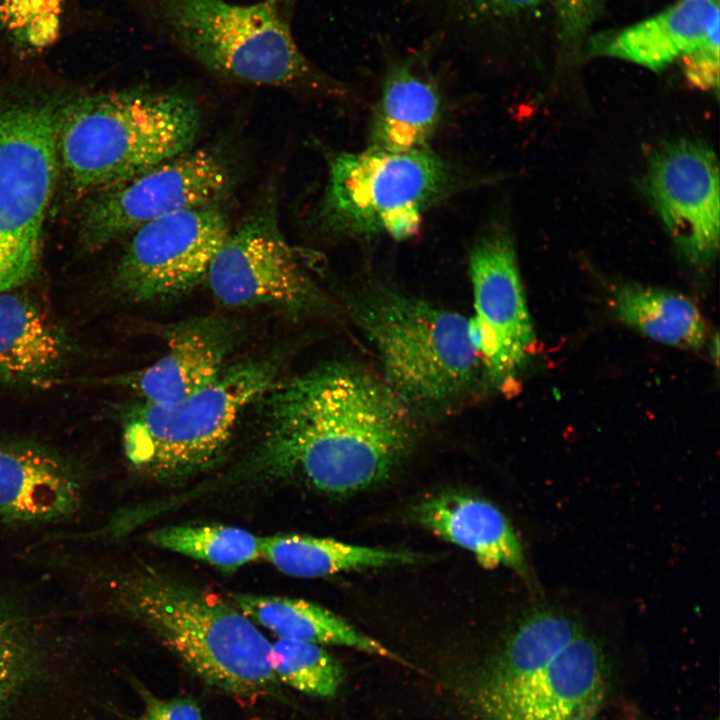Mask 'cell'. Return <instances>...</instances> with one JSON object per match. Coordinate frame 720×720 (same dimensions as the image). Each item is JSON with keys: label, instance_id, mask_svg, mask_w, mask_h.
<instances>
[{"label": "cell", "instance_id": "cb8c5ba5", "mask_svg": "<svg viewBox=\"0 0 720 720\" xmlns=\"http://www.w3.org/2000/svg\"><path fill=\"white\" fill-rule=\"evenodd\" d=\"M150 543L159 548L233 570L261 557V538L227 525H177L153 530Z\"/></svg>", "mask_w": 720, "mask_h": 720}, {"label": "cell", "instance_id": "8992f818", "mask_svg": "<svg viewBox=\"0 0 720 720\" xmlns=\"http://www.w3.org/2000/svg\"><path fill=\"white\" fill-rule=\"evenodd\" d=\"M265 361L238 363L173 403L142 402L123 421L125 454L136 468L176 479L208 467L223 452L245 410L276 382Z\"/></svg>", "mask_w": 720, "mask_h": 720}, {"label": "cell", "instance_id": "6da1fadb", "mask_svg": "<svg viewBox=\"0 0 720 720\" xmlns=\"http://www.w3.org/2000/svg\"><path fill=\"white\" fill-rule=\"evenodd\" d=\"M262 400L259 464L328 494L385 481L416 443L415 413L379 375L352 362L275 382Z\"/></svg>", "mask_w": 720, "mask_h": 720}, {"label": "cell", "instance_id": "3957f363", "mask_svg": "<svg viewBox=\"0 0 720 720\" xmlns=\"http://www.w3.org/2000/svg\"><path fill=\"white\" fill-rule=\"evenodd\" d=\"M347 303L379 376L414 413L452 406L483 375L470 318L459 312L376 283Z\"/></svg>", "mask_w": 720, "mask_h": 720}, {"label": "cell", "instance_id": "2e32d148", "mask_svg": "<svg viewBox=\"0 0 720 720\" xmlns=\"http://www.w3.org/2000/svg\"><path fill=\"white\" fill-rule=\"evenodd\" d=\"M83 481L71 461L41 444L0 440V517L41 523L72 514Z\"/></svg>", "mask_w": 720, "mask_h": 720}, {"label": "cell", "instance_id": "7a4b0ae2", "mask_svg": "<svg viewBox=\"0 0 720 720\" xmlns=\"http://www.w3.org/2000/svg\"><path fill=\"white\" fill-rule=\"evenodd\" d=\"M200 123L197 103L175 90L81 97L59 113V166L75 193L94 194L191 150Z\"/></svg>", "mask_w": 720, "mask_h": 720}, {"label": "cell", "instance_id": "277c9868", "mask_svg": "<svg viewBox=\"0 0 720 720\" xmlns=\"http://www.w3.org/2000/svg\"><path fill=\"white\" fill-rule=\"evenodd\" d=\"M120 607L209 683L248 698L273 690L271 643L233 603L152 568L120 577Z\"/></svg>", "mask_w": 720, "mask_h": 720}, {"label": "cell", "instance_id": "9a60e30c", "mask_svg": "<svg viewBox=\"0 0 720 720\" xmlns=\"http://www.w3.org/2000/svg\"><path fill=\"white\" fill-rule=\"evenodd\" d=\"M233 343L232 328L222 319L185 321L168 333L167 349L157 361L103 383L129 387L146 403L177 402L218 378Z\"/></svg>", "mask_w": 720, "mask_h": 720}, {"label": "cell", "instance_id": "83f0119b", "mask_svg": "<svg viewBox=\"0 0 720 720\" xmlns=\"http://www.w3.org/2000/svg\"><path fill=\"white\" fill-rule=\"evenodd\" d=\"M719 18L717 10L698 42L680 59L687 80L703 90L717 91L719 88Z\"/></svg>", "mask_w": 720, "mask_h": 720}, {"label": "cell", "instance_id": "603a6c76", "mask_svg": "<svg viewBox=\"0 0 720 720\" xmlns=\"http://www.w3.org/2000/svg\"><path fill=\"white\" fill-rule=\"evenodd\" d=\"M612 312L625 325L662 344L698 349L707 338V327L698 307L673 291L623 284L610 296Z\"/></svg>", "mask_w": 720, "mask_h": 720}, {"label": "cell", "instance_id": "e0dca14e", "mask_svg": "<svg viewBox=\"0 0 720 720\" xmlns=\"http://www.w3.org/2000/svg\"><path fill=\"white\" fill-rule=\"evenodd\" d=\"M73 353L67 331L19 289L0 293V386L48 387Z\"/></svg>", "mask_w": 720, "mask_h": 720}, {"label": "cell", "instance_id": "484cf974", "mask_svg": "<svg viewBox=\"0 0 720 720\" xmlns=\"http://www.w3.org/2000/svg\"><path fill=\"white\" fill-rule=\"evenodd\" d=\"M64 0H0V25L16 48L41 52L57 39Z\"/></svg>", "mask_w": 720, "mask_h": 720}, {"label": "cell", "instance_id": "f546056e", "mask_svg": "<svg viewBox=\"0 0 720 720\" xmlns=\"http://www.w3.org/2000/svg\"><path fill=\"white\" fill-rule=\"evenodd\" d=\"M23 653L16 627L0 612V702L16 675Z\"/></svg>", "mask_w": 720, "mask_h": 720}, {"label": "cell", "instance_id": "d6986e66", "mask_svg": "<svg viewBox=\"0 0 720 720\" xmlns=\"http://www.w3.org/2000/svg\"><path fill=\"white\" fill-rule=\"evenodd\" d=\"M413 514L424 528L472 553L482 567L504 566L527 575L519 537L490 502L465 494H439L422 500Z\"/></svg>", "mask_w": 720, "mask_h": 720}, {"label": "cell", "instance_id": "44dd1931", "mask_svg": "<svg viewBox=\"0 0 720 720\" xmlns=\"http://www.w3.org/2000/svg\"><path fill=\"white\" fill-rule=\"evenodd\" d=\"M230 598L244 615L272 631L279 639L345 646L398 659L380 642L315 603L289 597L244 593H233Z\"/></svg>", "mask_w": 720, "mask_h": 720}, {"label": "cell", "instance_id": "5bb4252c", "mask_svg": "<svg viewBox=\"0 0 720 720\" xmlns=\"http://www.w3.org/2000/svg\"><path fill=\"white\" fill-rule=\"evenodd\" d=\"M649 197L681 253L697 265L717 256L720 236L718 161L700 143L665 145L651 158Z\"/></svg>", "mask_w": 720, "mask_h": 720}, {"label": "cell", "instance_id": "4dcf8cb0", "mask_svg": "<svg viewBox=\"0 0 720 720\" xmlns=\"http://www.w3.org/2000/svg\"><path fill=\"white\" fill-rule=\"evenodd\" d=\"M145 703L137 720H203L199 707L190 699H158L146 695Z\"/></svg>", "mask_w": 720, "mask_h": 720}, {"label": "cell", "instance_id": "5b68a950", "mask_svg": "<svg viewBox=\"0 0 720 720\" xmlns=\"http://www.w3.org/2000/svg\"><path fill=\"white\" fill-rule=\"evenodd\" d=\"M152 27L206 69L239 82L344 96L302 52L275 0H139Z\"/></svg>", "mask_w": 720, "mask_h": 720}, {"label": "cell", "instance_id": "4316f807", "mask_svg": "<svg viewBox=\"0 0 720 720\" xmlns=\"http://www.w3.org/2000/svg\"><path fill=\"white\" fill-rule=\"evenodd\" d=\"M545 0H434L448 28L464 40L530 12Z\"/></svg>", "mask_w": 720, "mask_h": 720}, {"label": "cell", "instance_id": "9c48e42d", "mask_svg": "<svg viewBox=\"0 0 720 720\" xmlns=\"http://www.w3.org/2000/svg\"><path fill=\"white\" fill-rule=\"evenodd\" d=\"M231 185V171L219 154L189 150L94 193L82 213L81 243L96 250L166 215L218 204Z\"/></svg>", "mask_w": 720, "mask_h": 720}, {"label": "cell", "instance_id": "d4e9b609", "mask_svg": "<svg viewBox=\"0 0 720 720\" xmlns=\"http://www.w3.org/2000/svg\"><path fill=\"white\" fill-rule=\"evenodd\" d=\"M270 663L277 679L311 696L333 697L343 681L341 664L315 643L279 639L271 645Z\"/></svg>", "mask_w": 720, "mask_h": 720}, {"label": "cell", "instance_id": "30bf717a", "mask_svg": "<svg viewBox=\"0 0 720 720\" xmlns=\"http://www.w3.org/2000/svg\"><path fill=\"white\" fill-rule=\"evenodd\" d=\"M608 683L604 648L582 630L542 666L510 675L484 673L475 705L482 720H594Z\"/></svg>", "mask_w": 720, "mask_h": 720}, {"label": "cell", "instance_id": "8fae6325", "mask_svg": "<svg viewBox=\"0 0 720 720\" xmlns=\"http://www.w3.org/2000/svg\"><path fill=\"white\" fill-rule=\"evenodd\" d=\"M229 232L228 218L218 204L149 222L130 234L112 288L121 298L136 303L184 294L206 279Z\"/></svg>", "mask_w": 720, "mask_h": 720}, {"label": "cell", "instance_id": "ac0fdd59", "mask_svg": "<svg viewBox=\"0 0 720 720\" xmlns=\"http://www.w3.org/2000/svg\"><path fill=\"white\" fill-rule=\"evenodd\" d=\"M440 117V90L424 59L394 60L371 118L368 147L389 152L428 147Z\"/></svg>", "mask_w": 720, "mask_h": 720}, {"label": "cell", "instance_id": "7c38bea8", "mask_svg": "<svg viewBox=\"0 0 720 720\" xmlns=\"http://www.w3.org/2000/svg\"><path fill=\"white\" fill-rule=\"evenodd\" d=\"M206 279L223 305H278L295 312L324 307V295L283 235L272 202L230 230Z\"/></svg>", "mask_w": 720, "mask_h": 720}, {"label": "cell", "instance_id": "ffe728a7", "mask_svg": "<svg viewBox=\"0 0 720 720\" xmlns=\"http://www.w3.org/2000/svg\"><path fill=\"white\" fill-rule=\"evenodd\" d=\"M720 0H677L644 20L589 41V52L660 71L680 60L703 35Z\"/></svg>", "mask_w": 720, "mask_h": 720}, {"label": "cell", "instance_id": "7402d4cb", "mask_svg": "<svg viewBox=\"0 0 720 720\" xmlns=\"http://www.w3.org/2000/svg\"><path fill=\"white\" fill-rule=\"evenodd\" d=\"M261 557L282 573L301 578L340 572L416 563L422 556L344 543L331 538L279 534L261 538Z\"/></svg>", "mask_w": 720, "mask_h": 720}, {"label": "cell", "instance_id": "f1b7e54d", "mask_svg": "<svg viewBox=\"0 0 720 720\" xmlns=\"http://www.w3.org/2000/svg\"><path fill=\"white\" fill-rule=\"evenodd\" d=\"M602 0H556L561 43L577 48L594 21Z\"/></svg>", "mask_w": 720, "mask_h": 720}, {"label": "cell", "instance_id": "4fadbf2b", "mask_svg": "<svg viewBox=\"0 0 720 720\" xmlns=\"http://www.w3.org/2000/svg\"><path fill=\"white\" fill-rule=\"evenodd\" d=\"M474 315L470 318L483 376L506 390L535 352L532 326L517 257L509 234L492 229L469 254Z\"/></svg>", "mask_w": 720, "mask_h": 720}, {"label": "cell", "instance_id": "1f68e13d", "mask_svg": "<svg viewBox=\"0 0 720 720\" xmlns=\"http://www.w3.org/2000/svg\"><path fill=\"white\" fill-rule=\"evenodd\" d=\"M275 1H276V2L280 5V7L283 9V8H287V7L289 8V6L292 5L295 0H275Z\"/></svg>", "mask_w": 720, "mask_h": 720}, {"label": "cell", "instance_id": "ba28073f", "mask_svg": "<svg viewBox=\"0 0 720 720\" xmlns=\"http://www.w3.org/2000/svg\"><path fill=\"white\" fill-rule=\"evenodd\" d=\"M60 110L0 104V293L38 273L42 230L58 173Z\"/></svg>", "mask_w": 720, "mask_h": 720}, {"label": "cell", "instance_id": "52a82bcc", "mask_svg": "<svg viewBox=\"0 0 720 720\" xmlns=\"http://www.w3.org/2000/svg\"><path fill=\"white\" fill-rule=\"evenodd\" d=\"M453 184L451 168L429 146L408 152L370 147L338 152L328 161L318 222L335 236L386 234L408 240L419 232L424 211Z\"/></svg>", "mask_w": 720, "mask_h": 720}]
</instances>
